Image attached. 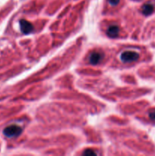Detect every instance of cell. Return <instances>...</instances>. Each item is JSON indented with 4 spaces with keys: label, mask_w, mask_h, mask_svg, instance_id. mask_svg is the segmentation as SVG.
Here are the masks:
<instances>
[{
    "label": "cell",
    "mask_w": 155,
    "mask_h": 156,
    "mask_svg": "<svg viewBox=\"0 0 155 156\" xmlns=\"http://www.w3.org/2000/svg\"><path fill=\"white\" fill-rule=\"evenodd\" d=\"M83 155H97V152H94L92 149H88L85 152H84Z\"/></svg>",
    "instance_id": "obj_7"
},
{
    "label": "cell",
    "mask_w": 155,
    "mask_h": 156,
    "mask_svg": "<svg viewBox=\"0 0 155 156\" xmlns=\"http://www.w3.org/2000/svg\"><path fill=\"white\" fill-rule=\"evenodd\" d=\"M21 133H22V129L17 125H11V126L5 128L4 130H3L4 135L9 138L18 136Z\"/></svg>",
    "instance_id": "obj_1"
},
{
    "label": "cell",
    "mask_w": 155,
    "mask_h": 156,
    "mask_svg": "<svg viewBox=\"0 0 155 156\" xmlns=\"http://www.w3.org/2000/svg\"><path fill=\"white\" fill-rule=\"evenodd\" d=\"M153 9H154L153 5L150 2H147L142 6V8H141V12H142V13L144 15H149L153 12Z\"/></svg>",
    "instance_id": "obj_6"
},
{
    "label": "cell",
    "mask_w": 155,
    "mask_h": 156,
    "mask_svg": "<svg viewBox=\"0 0 155 156\" xmlns=\"http://www.w3.org/2000/svg\"><path fill=\"white\" fill-rule=\"evenodd\" d=\"M109 2L112 5H116L119 2V0H109Z\"/></svg>",
    "instance_id": "obj_9"
},
{
    "label": "cell",
    "mask_w": 155,
    "mask_h": 156,
    "mask_svg": "<svg viewBox=\"0 0 155 156\" xmlns=\"http://www.w3.org/2000/svg\"><path fill=\"white\" fill-rule=\"evenodd\" d=\"M20 28H21V32L24 34H29L33 31V27L32 24H30L27 20L21 19L19 21Z\"/></svg>",
    "instance_id": "obj_3"
},
{
    "label": "cell",
    "mask_w": 155,
    "mask_h": 156,
    "mask_svg": "<svg viewBox=\"0 0 155 156\" xmlns=\"http://www.w3.org/2000/svg\"><path fill=\"white\" fill-rule=\"evenodd\" d=\"M119 32V27L117 25H111L108 27L107 31H106V34L109 37H116Z\"/></svg>",
    "instance_id": "obj_5"
},
{
    "label": "cell",
    "mask_w": 155,
    "mask_h": 156,
    "mask_svg": "<svg viewBox=\"0 0 155 156\" xmlns=\"http://www.w3.org/2000/svg\"><path fill=\"white\" fill-rule=\"evenodd\" d=\"M149 117L150 118V120L155 121V111L150 112V114H149Z\"/></svg>",
    "instance_id": "obj_8"
},
{
    "label": "cell",
    "mask_w": 155,
    "mask_h": 156,
    "mask_svg": "<svg viewBox=\"0 0 155 156\" xmlns=\"http://www.w3.org/2000/svg\"><path fill=\"white\" fill-rule=\"evenodd\" d=\"M139 58V54L134 51H126L122 53L120 56V59L124 62H132L138 60Z\"/></svg>",
    "instance_id": "obj_2"
},
{
    "label": "cell",
    "mask_w": 155,
    "mask_h": 156,
    "mask_svg": "<svg viewBox=\"0 0 155 156\" xmlns=\"http://www.w3.org/2000/svg\"><path fill=\"white\" fill-rule=\"evenodd\" d=\"M103 55L98 52H94L89 56V62L92 65H97L103 59Z\"/></svg>",
    "instance_id": "obj_4"
}]
</instances>
